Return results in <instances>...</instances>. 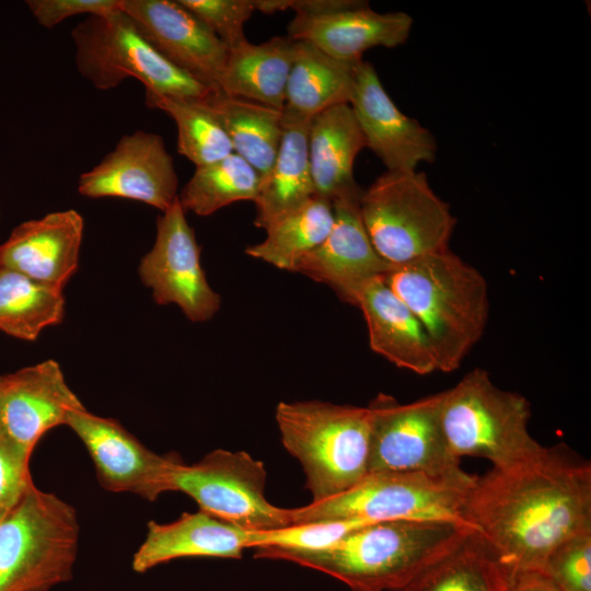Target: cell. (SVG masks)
<instances>
[{
    "mask_svg": "<svg viewBox=\"0 0 591 591\" xmlns=\"http://www.w3.org/2000/svg\"><path fill=\"white\" fill-rule=\"evenodd\" d=\"M253 533L202 510L184 512L170 523H148L147 534L132 558V569H149L183 557L240 559L252 548Z\"/></svg>",
    "mask_w": 591,
    "mask_h": 591,
    "instance_id": "obj_22",
    "label": "cell"
},
{
    "mask_svg": "<svg viewBox=\"0 0 591 591\" xmlns=\"http://www.w3.org/2000/svg\"><path fill=\"white\" fill-rule=\"evenodd\" d=\"M473 531L449 522L389 520L364 524L316 553H267L324 572L354 591H399Z\"/></svg>",
    "mask_w": 591,
    "mask_h": 591,
    "instance_id": "obj_2",
    "label": "cell"
},
{
    "mask_svg": "<svg viewBox=\"0 0 591 591\" xmlns=\"http://www.w3.org/2000/svg\"><path fill=\"white\" fill-rule=\"evenodd\" d=\"M361 194L332 202L331 232L293 270L327 285L352 305L361 288L369 280L384 276L392 266L378 254L367 234L359 208Z\"/></svg>",
    "mask_w": 591,
    "mask_h": 591,
    "instance_id": "obj_17",
    "label": "cell"
},
{
    "mask_svg": "<svg viewBox=\"0 0 591 591\" xmlns=\"http://www.w3.org/2000/svg\"><path fill=\"white\" fill-rule=\"evenodd\" d=\"M506 591H559L542 571H520L508 575Z\"/></svg>",
    "mask_w": 591,
    "mask_h": 591,
    "instance_id": "obj_39",
    "label": "cell"
},
{
    "mask_svg": "<svg viewBox=\"0 0 591 591\" xmlns=\"http://www.w3.org/2000/svg\"><path fill=\"white\" fill-rule=\"evenodd\" d=\"M228 48L247 40L244 25L255 10L254 0H178Z\"/></svg>",
    "mask_w": 591,
    "mask_h": 591,
    "instance_id": "obj_35",
    "label": "cell"
},
{
    "mask_svg": "<svg viewBox=\"0 0 591 591\" xmlns=\"http://www.w3.org/2000/svg\"><path fill=\"white\" fill-rule=\"evenodd\" d=\"M71 36L79 73L99 90L134 78L146 91L183 101L207 103L218 92L165 59L120 8L88 16Z\"/></svg>",
    "mask_w": 591,
    "mask_h": 591,
    "instance_id": "obj_7",
    "label": "cell"
},
{
    "mask_svg": "<svg viewBox=\"0 0 591 591\" xmlns=\"http://www.w3.org/2000/svg\"><path fill=\"white\" fill-rule=\"evenodd\" d=\"M138 271L158 304H176L192 322L209 321L220 309V296L207 281L200 248L178 198L158 217L154 244Z\"/></svg>",
    "mask_w": 591,
    "mask_h": 591,
    "instance_id": "obj_12",
    "label": "cell"
},
{
    "mask_svg": "<svg viewBox=\"0 0 591 591\" xmlns=\"http://www.w3.org/2000/svg\"><path fill=\"white\" fill-rule=\"evenodd\" d=\"M442 392L401 404L379 394L371 413L369 473L416 472L471 487L475 476L450 450L441 422Z\"/></svg>",
    "mask_w": 591,
    "mask_h": 591,
    "instance_id": "obj_10",
    "label": "cell"
},
{
    "mask_svg": "<svg viewBox=\"0 0 591 591\" xmlns=\"http://www.w3.org/2000/svg\"><path fill=\"white\" fill-rule=\"evenodd\" d=\"M363 314L370 348L394 366L426 375L438 371L431 343L415 314L382 277L369 280L356 303Z\"/></svg>",
    "mask_w": 591,
    "mask_h": 591,
    "instance_id": "obj_21",
    "label": "cell"
},
{
    "mask_svg": "<svg viewBox=\"0 0 591 591\" xmlns=\"http://www.w3.org/2000/svg\"><path fill=\"white\" fill-rule=\"evenodd\" d=\"M0 267H1V265H0Z\"/></svg>",
    "mask_w": 591,
    "mask_h": 591,
    "instance_id": "obj_40",
    "label": "cell"
},
{
    "mask_svg": "<svg viewBox=\"0 0 591 591\" xmlns=\"http://www.w3.org/2000/svg\"><path fill=\"white\" fill-rule=\"evenodd\" d=\"M294 44L288 36H275L230 48L219 91L282 111Z\"/></svg>",
    "mask_w": 591,
    "mask_h": 591,
    "instance_id": "obj_25",
    "label": "cell"
},
{
    "mask_svg": "<svg viewBox=\"0 0 591 591\" xmlns=\"http://www.w3.org/2000/svg\"><path fill=\"white\" fill-rule=\"evenodd\" d=\"M310 121L282 114L280 146L271 167L260 177L254 200L257 228L266 229L277 218L316 196L309 161Z\"/></svg>",
    "mask_w": 591,
    "mask_h": 591,
    "instance_id": "obj_24",
    "label": "cell"
},
{
    "mask_svg": "<svg viewBox=\"0 0 591 591\" xmlns=\"http://www.w3.org/2000/svg\"><path fill=\"white\" fill-rule=\"evenodd\" d=\"M177 189L174 161L163 138L142 130L123 136L115 148L78 181L82 196L137 200L162 212L177 200Z\"/></svg>",
    "mask_w": 591,
    "mask_h": 591,
    "instance_id": "obj_14",
    "label": "cell"
},
{
    "mask_svg": "<svg viewBox=\"0 0 591 591\" xmlns=\"http://www.w3.org/2000/svg\"><path fill=\"white\" fill-rule=\"evenodd\" d=\"M349 105L366 147L386 171H414L420 163L434 161L438 146L431 131L395 105L374 67L363 59L355 66Z\"/></svg>",
    "mask_w": 591,
    "mask_h": 591,
    "instance_id": "obj_16",
    "label": "cell"
},
{
    "mask_svg": "<svg viewBox=\"0 0 591 591\" xmlns=\"http://www.w3.org/2000/svg\"><path fill=\"white\" fill-rule=\"evenodd\" d=\"M260 176L236 153L202 166H196L190 179L178 194L184 211L210 216L241 200H255Z\"/></svg>",
    "mask_w": 591,
    "mask_h": 591,
    "instance_id": "obj_31",
    "label": "cell"
},
{
    "mask_svg": "<svg viewBox=\"0 0 591 591\" xmlns=\"http://www.w3.org/2000/svg\"><path fill=\"white\" fill-rule=\"evenodd\" d=\"M383 279L422 325L438 371L456 370L488 322L490 302L483 274L449 248L391 266Z\"/></svg>",
    "mask_w": 591,
    "mask_h": 591,
    "instance_id": "obj_3",
    "label": "cell"
},
{
    "mask_svg": "<svg viewBox=\"0 0 591 591\" xmlns=\"http://www.w3.org/2000/svg\"><path fill=\"white\" fill-rule=\"evenodd\" d=\"M83 229L73 209L25 221L0 245V265L62 290L77 271Z\"/></svg>",
    "mask_w": 591,
    "mask_h": 591,
    "instance_id": "obj_20",
    "label": "cell"
},
{
    "mask_svg": "<svg viewBox=\"0 0 591 591\" xmlns=\"http://www.w3.org/2000/svg\"><path fill=\"white\" fill-rule=\"evenodd\" d=\"M508 573L471 533L399 591H506Z\"/></svg>",
    "mask_w": 591,
    "mask_h": 591,
    "instance_id": "obj_30",
    "label": "cell"
},
{
    "mask_svg": "<svg viewBox=\"0 0 591 591\" xmlns=\"http://www.w3.org/2000/svg\"><path fill=\"white\" fill-rule=\"evenodd\" d=\"M63 315L62 290L0 267V331L31 341Z\"/></svg>",
    "mask_w": 591,
    "mask_h": 591,
    "instance_id": "obj_29",
    "label": "cell"
},
{
    "mask_svg": "<svg viewBox=\"0 0 591 591\" xmlns=\"http://www.w3.org/2000/svg\"><path fill=\"white\" fill-rule=\"evenodd\" d=\"M371 523L363 520L337 519L291 524L281 529L254 532V557L274 553H316L334 546L354 530Z\"/></svg>",
    "mask_w": 591,
    "mask_h": 591,
    "instance_id": "obj_33",
    "label": "cell"
},
{
    "mask_svg": "<svg viewBox=\"0 0 591 591\" xmlns=\"http://www.w3.org/2000/svg\"><path fill=\"white\" fill-rule=\"evenodd\" d=\"M266 477L264 463L248 453L218 449L194 464L182 462L174 490L193 498L199 510L250 532L291 525L289 509L267 500Z\"/></svg>",
    "mask_w": 591,
    "mask_h": 591,
    "instance_id": "obj_11",
    "label": "cell"
},
{
    "mask_svg": "<svg viewBox=\"0 0 591 591\" xmlns=\"http://www.w3.org/2000/svg\"><path fill=\"white\" fill-rule=\"evenodd\" d=\"M355 66L334 59L310 43L296 42L282 114L311 120L329 107L349 104Z\"/></svg>",
    "mask_w": 591,
    "mask_h": 591,
    "instance_id": "obj_26",
    "label": "cell"
},
{
    "mask_svg": "<svg viewBox=\"0 0 591 591\" xmlns=\"http://www.w3.org/2000/svg\"><path fill=\"white\" fill-rule=\"evenodd\" d=\"M146 105L166 113L177 128V151L196 166L217 162L233 153L230 139L207 103L177 100L150 91Z\"/></svg>",
    "mask_w": 591,
    "mask_h": 591,
    "instance_id": "obj_32",
    "label": "cell"
},
{
    "mask_svg": "<svg viewBox=\"0 0 591 591\" xmlns=\"http://www.w3.org/2000/svg\"><path fill=\"white\" fill-rule=\"evenodd\" d=\"M78 542L76 509L32 482L0 518V591H39L63 577Z\"/></svg>",
    "mask_w": 591,
    "mask_h": 591,
    "instance_id": "obj_8",
    "label": "cell"
},
{
    "mask_svg": "<svg viewBox=\"0 0 591 591\" xmlns=\"http://www.w3.org/2000/svg\"><path fill=\"white\" fill-rule=\"evenodd\" d=\"M360 0H254L255 10L274 14L291 9L299 15H320L343 10Z\"/></svg>",
    "mask_w": 591,
    "mask_h": 591,
    "instance_id": "obj_38",
    "label": "cell"
},
{
    "mask_svg": "<svg viewBox=\"0 0 591 591\" xmlns=\"http://www.w3.org/2000/svg\"><path fill=\"white\" fill-rule=\"evenodd\" d=\"M31 455L0 432V518L19 501L33 482Z\"/></svg>",
    "mask_w": 591,
    "mask_h": 591,
    "instance_id": "obj_36",
    "label": "cell"
},
{
    "mask_svg": "<svg viewBox=\"0 0 591 591\" xmlns=\"http://www.w3.org/2000/svg\"><path fill=\"white\" fill-rule=\"evenodd\" d=\"M83 404L58 362L46 360L0 375V432L28 453L50 429Z\"/></svg>",
    "mask_w": 591,
    "mask_h": 591,
    "instance_id": "obj_18",
    "label": "cell"
},
{
    "mask_svg": "<svg viewBox=\"0 0 591 591\" xmlns=\"http://www.w3.org/2000/svg\"><path fill=\"white\" fill-rule=\"evenodd\" d=\"M207 105L227 132L233 152L264 176L271 167L282 136V111L218 91Z\"/></svg>",
    "mask_w": 591,
    "mask_h": 591,
    "instance_id": "obj_27",
    "label": "cell"
},
{
    "mask_svg": "<svg viewBox=\"0 0 591 591\" xmlns=\"http://www.w3.org/2000/svg\"><path fill=\"white\" fill-rule=\"evenodd\" d=\"M463 517L508 573L542 571L552 552L591 531V465L564 445L476 477Z\"/></svg>",
    "mask_w": 591,
    "mask_h": 591,
    "instance_id": "obj_1",
    "label": "cell"
},
{
    "mask_svg": "<svg viewBox=\"0 0 591 591\" xmlns=\"http://www.w3.org/2000/svg\"><path fill=\"white\" fill-rule=\"evenodd\" d=\"M275 418L283 448L303 468L311 502L340 495L368 474L369 407L280 402Z\"/></svg>",
    "mask_w": 591,
    "mask_h": 591,
    "instance_id": "obj_4",
    "label": "cell"
},
{
    "mask_svg": "<svg viewBox=\"0 0 591 591\" xmlns=\"http://www.w3.org/2000/svg\"><path fill=\"white\" fill-rule=\"evenodd\" d=\"M559 591H591V531L563 542L542 569Z\"/></svg>",
    "mask_w": 591,
    "mask_h": 591,
    "instance_id": "obj_34",
    "label": "cell"
},
{
    "mask_svg": "<svg viewBox=\"0 0 591 591\" xmlns=\"http://www.w3.org/2000/svg\"><path fill=\"white\" fill-rule=\"evenodd\" d=\"M359 208L374 250L392 266L449 250L456 225L450 205L417 170L385 171L362 189Z\"/></svg>",
    "mask_w": 591,
    "mask_h": 591,
    "instance_id": "obj_6",
    "label": "cell"
},
{
    "mask_svg": "<svg viewBox=\"0 0 591 591\" xmlns=\"http://www.w3.org/2000/svg\"><path fill=\"white\" fill-rule=\"evenodd\" d=\"M468 488L416 472L369 473L343 494L291 508L289 515L292 524L337 519L416 520L449 522L473 531L463 517Z\"/></svg>",
    "mask_w": 591,
    "mask_h": 591,
    "instance_id": "obj_9",
    "label": "cell"
},
{
    "mask_svg": "<svg viewBox=\"0 0 591 591\" xmlns=\"http://www.w3.org/2000/svg\"><path fill=\"white\" fill-rule=\"evenodd\" d=\"M529 401L497 386L480 368L442 392L441 422L451 452L488 460L502 468L537 454L543 445L529 431Z\"/></svg>",
    "mask_w": 591,
    "mask_h": 591,
    "instance_id": "obj_5",
    "label": "cell"
},
{
    "mask_svg": "<svg viewBox=\"0 0 591 591\" xmlns=\"http://www.w3.org/2000/svg\"><path fill=\"white\" fill-rule=\"evenodd\" d=\"M333 224L332 202L314 196L274 220L265 229V240L246 247L245 253L279 269L293 271L298 262L326 239Z\"/></svg>",
    "mask_w": 591,
    "mask_h": 591,
    "instance_id": "obj_28",
    "label": "cell"
},
{
    "mask_svg": "<svg viewBox=\"0 0 591 591\" xmlns=\"http://www.w3.org/2000/svg\"><path fill=\"white\" fill-rule=\"evenodd\" d=\"M25 3L37 23L46 28L70 16L103 15L120 8V0H28Z\"/></svg>",
    "mask_w": 591,
    "mask_h": 591,
    "instance_id": "obj_37",
    "label": "cell"
},
{
    "mask_svg": "<svg viewBox=\"0 0 591 591\" xmlns=\"http://www.w3.org/2000/svg\"><path fill=\"white\" fill-rule=\"evenodd\" d=\"M413 23L406 12L380 13L360 0L352 7L325 14H296L287 31L294 42L310 43L334 59L356 65L371 48L403 45Z\"/></svg>",
    "mask_w": 591,
    "mask_h": 591,
    "instance_id": "obj_19",
    "label": "cell"
},
{
    "mask_svg": "<svg viewBox=\"0 0 591 591\" xmlns=\"http://www.w3.org/2000/svg\"><path fill=\"white\" fill-rule=\"evenodd\" d=\"M308 146L316 196L333 202L362 193L354 176V163L366 141L349 104L315 115L310 121Z\"/></svg>",
    "mask_w": 591,
    "mask_h": 591,
    "instance_id": "obj_23",
    "label": "cell"
},
{
    "mask_svg": "<svg viewBox=\"0 0 591 591\" xmlns=\"http://www.w3.org/2000/svg\"><path fill=\"white\" fill-rule=\"evenodd\" d=\"M120 9L165 59L219 91L229 48L178 0H120Z\"/></svg>",
    "mask_w": 591,
    "mask_h": 591,
    "instance_id": "obj_15",
    "label": "cell"
},
{
    "mask_svg": "<svg viewBox=\"0 0 591 591\" xmlns=\"http://www.w3.org/2000/svg\"><path fill=\"white\" fill-rule=\"evenodd\" d=\"M68 426L83 442L103 488L130 493L149 501L174 490V476L182 463L149 450L117 420L94 415L85 407L70 410Z\"/></svg>",
    "mask_w": 591,
    "mask_h": 591,
    "instance_id": "obj_13",
    "label": "cell"
}]
</instances>
